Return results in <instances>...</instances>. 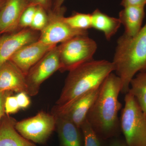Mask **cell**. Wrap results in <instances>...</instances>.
<instances>
[{
	"label": "cell",
	"mask_w": 146,
	"mask_h": 146,
	"mask_svg": "<svg viewBox=\"0 0 146 146\" xmlns=\"http://www.w3.org/2000/svg\"><path fill=\"white\" fill-rule=\"evenodd\" d=\"M122 84L117 76L111 73L100 87L98 94L86 120L102 140L117 136L120 129L119 112L122 107L119 100Z\"/></svg>",
	"instance_id": "obj_1"
},
{
	"label": "cell",
	"mask_w": 146,
	"mask_h": 146,
	"mask_svg": "<svg viewBox=\"0 0 146 146\" xmlns=\"http://www.w3.org/2000/svg\"><path fill=\"white\" fill-rule=\"evenodd\" d=\"M114 71L112 62L92 60L69 71L59 98L53 108L65 107L79 97L99 89Z\"/></svg>",
	"instance_id": "obj_2"
},
{
	"label": "cell",
	"mask_w": 146,
	"mask_h": 146,
	"mask_svg": "<svg viewBox=\"0 0 146 146\" xmlns=\"http://www.w3.org/2000/svg\"><path fill=\"white\" fill-rule=\"evenodd\" d=\"M112 62L121 82V93L127 94L131 80L146 71V23L135 36L124 33L118 39Z\"/></svg>",
	"instance_id": "obj_3"
},
{
	"label": "cell",
	"mask_w": 146,
	"mask_h": 146,
	"mask_svg": "<svg viewBox=\"0 0 146 146\" xmlns=\"http://www.w3.org/2000/svg\"><path fill=\"white\" fill-rule=\"evenodd\" d=\"M120 129L129 146H146V114L129 93L125 94Z\"/></svg>",
	"instance_id": "obj_4"
},
{
	"label": "cell",
	"mask_w": 146,
	"mask_h": 146,
	"mask_svg": "<svg viewBox=\"0 0 146 146\" xmlns=\"http://www.w3.org/2000/svg\"><path fill=\"white\" fill-rule=\"evenodd\" d=\"M59 52L61 72L69 71L93 60L98 48L95 41L83 35L74 36L58 46Z\"/></svg>",
	"instance_id": "obj_5"
},
{
	"label": "cell",
	"mask_w": 146,
	"mask_h": 146,
	"mask_svg": "<svg viewBox=\"0 0 146 146\" xmlns=\"http://www.w3.org/2000/svg\"><path fill=\"white\" fill-rule=\"evenodd\" d=\"M65 8L48 11V21L45 28L40 32V42L50 46H57L78 35H88V31L78 30L71 27L64 20Z\"/></svg>",
	"instance_id": "obj_6"
},
{
	"label": "cell",
	"mask_w": 146,
	"mask_h": 146,
	"mask_svg": "<svg viewBox=\"0 0 146 146\" xmlns=\"http://www.w3.org/2000/svg\"><path fill=\"white\" fill-rule=\"evenodd\" d=\"M55 117L44 111L32 117L16 122L15 127L21 136L34 143L43 144L56 128Z\"/></svg>",
	"instance_id": "obj_7"
},
{
	"label": "cell",
	"mask_w": 146,
	"mask_h": 146,
	"mask_svg": "<svg viewBox=\"0 0 146 146\" xmlns=\"http://www.w3.org/2000/svg\"><path fill=\"white\" fill-rule=\"evenodd\" d=\"M60 68L59 50L56 46L33 66L26 76L27 94L31 96L37 95L42 83Z\"/></svg>",
	"instance_id": "obj_8"
},
{
	"label": "cell",
	"mask_w": 146,
	"mask_h": 146,
	"mask_svg": "<svg viewBox=\"0 0 146 146\" xmlns=\"http://www.w3.org/2000/svg\"><path fill=\"white\" fill-rule=\"evenodd\" d=\"M100 88L79 97L67 106L52 110L54 115H60L68 119L80 128L98 94Z\"/></svg>",
	"instance_id": "obj_9"
},
{
	"label": "cell",
	"mask_w": 146,
	"mask_h": 146,
	"mask_svg": "<svg viewBox=\"0 0 146 146\" xmlns=\"http://www.w3.org/2000/svg\"><path fill=\"white\" fill-rule=\"evenodd\" d=\"M40 33L30 28L22 29L18 32L0 38V67L22 47L38 40Z\"/></svg>",
	"instance_id": "obj_10"
},
{
	"label": "cell",
	"mask_w": 146,
	"mask_h": 146,
	"mask_svg": "<svg viewBox=\"0 0 146 146\" xmlns=\"http://www.w3.org/2000/svg\"><path fill=\"white\" fill-rule=\"evenodd\" d=\"M55 46L46 44L38 40L22 47L9 60L26 76L32 67Z\"/></svg>",
	"instance_id": "obj_11"
},
{
	"label": "cell",
	"mask_w": 146,
	"mask_h": 146,
	"mask_svg": "<svg viewBox=\"0 0 146 146\" xmlns=\"http://www.w3.org/2000/svg\"><path fill=\"white\" fill-rule=\"evenodd\" d=\"M30 4L28 0H7L0 10V34L19 28L22 13Z\"/></svg>",
	"instance_id": "obj_12"
},
{
	"label": "cell",
	"mask_w": 146,
	"mask_h": 146,
	"mask_svg": "<svg viewBox=\"0 0 146 146\" xmlns=\"http://www.w3.org/2000/svg\"><path fill=\"white\" fill-rule=\"evenodd\" d=\"M27 92L26 75L11 60L0 67V92Z\"/></svg>",
	"instance_id": "obj_13"
},
{
	"label": "cell",
	"mask_w": 146,
	"mask_h": 146,
	"mask_svg": "<svg viewBox=\"0 0 146 146\" xmlns=\"http://www.w3.org/2000/svg\"><path fill=\"white\" fill-rule=\"evenodd\" d=\"M54 116L60 146H84L80 129L63 116Z\"/></svg>",
	"instance_id": "obj_14"
},
{
	"label": "cell",
	"mask_w": 146,
	"mask_h": 146,
	"mask_svg": "<svg viewBox=\"0 0 146 146\" xmlns=\"http://www.w3.org/2000/svg\"><path fill=\"white\" fill-rule=\"evenodd\" d=\"M16 122L9 115L3 116L0 122V146H36L18 133Z\"/></svg>",
	"instance_id": "obj_15"
},
{
	"label": "cell",
	"mask_w": 146,
	"mask_h": 146,
	"mask_svg": "<svg viewBox=\"0 0 146 146\" xmlns=\"http://www.w3.org/2000/svg\"><path fill=\"white\" fill-rule=\"evenodd\" d=\"M123 7L119 13V19L124 27V34L130 36H135L143 27L145 7L129 6Z\"/></svg>",
	"instance_id": "obj_16"
},
{
	"label": "cell",
	"mask_w": 146,
	"mask_h": 146,
	"mask_svg": "<svg viewBox=\"0 0 146 146\" xmlns=\"http://www.w3.org/2000/svg\"><path fill=\"white\" fill-rule=\"evenodd\" d=\"M91 28L103 33L107 40L117 33L121 25L119 18L110 17L98 9L91 13Z\"/></svg>",
	"instance_id": "obj_17"
},
{
	"label": "cell",
	"mask_w": 146,
	"mask_h": 146,
	"mask_svg": "<svg viewBox=\"0 0 146 146\" xmlns=\"http://www.w3.org/2000/svg\"><path fill=\"white\" fill-rule=\"evenodd\" d=\"M146 114V71L138 73L130 82L129 92Z\"/></svg>",
	"instance_id": "obj_18"
},
{
	"label": "cell",
	"mask_w": 146,
	"mask_h": 146,
	"mask_svg": "<svg viewBox=\"0 0 146 146\" xmlns=\"http://www.w3.org/2000/svg\"><path fill=\"white\" fill-rule=\"evenodd\" d=\"M65 22L73 29L78 30L87 31L91 28V14L75 13L64 18Z\"/></svg>",
	"instance_id": "obj_19"
},
{
	"label": "cell",
	"mask_w": 146,
	"mask_h": 146,
	"mask_svg": "<svg viewBox=\"0 0 146 146\" xmlns=\"http://www.w3.org/2000/svg\"><path fill=\"white\" fill-rule=\"evenodd\" d=\"M84 138V146H102L100 138L98 136L87 120L80 127Z\"/></svg>",
	"instance_id": "obj_20"
},
{
	"label": "cell",
	"mask_w": 146,
	"mask_h": 146,
	"mask_svg": "<svg viewBox=\"0 0 146 146\" xmlns=\"http://www.w3.org/2000/svg\"><path fill=\"white\" fill-rule=\"evenodd\" d=\"M48 21V11L37 6L30 29L37 32H41L45 28Z\"/></svg>",
	"instance_id": "obj_21"
},
{
	"label": "cell",
	"mask_w": 146,
	"mask_h": 146,
	"mask_svg": "<svg viewBox=\"0 0 146 146\" xmlns=\"http://www.w3.org/2000/svg\"><path fill=\"white\" fill-rule=\"evenodd\" d=\"M37 5L30 4L22 13L19 23V28H30Z\"/></svg>",
	"instance_id": "obj_22"
},
{
	"label": "cell",
	"mask_w": 146,
	"mask_h": 146,
	"mask_svg": "<svg viewBox=\"0 0 146 146\" xmlns=\"http://www.w3.org/2000/svg\"><path fill=\"white\" fill-rule=\"evenodd\" d=\"M20 109L16 100V96L9 95L6 98L5 102V110L6 114H14Z\"/></svg>",
	"instance_id": "obj_23"
},
{
	"label": "cell",
	"mask_w": 146,
	"mask_h": 146,
	"mask_svg": "<svg viewBox=\"0 0 146 146\" xmlns=\"http://www.w3.org/2000/svg\"><path fill=\"white\" fill-rule=\"evenodd\" d=\"M16 97L20 109H26L30 105V100L25 92L18 93Z\"/></svg>",
	"instance_id": "obj_24"
},
{
	"label": "cell",
	"mask_w": 146,
	"mask_h": 146,
	"mask_svg": "<svg viewBox=\"0 0 146 146\" xmlns=\"http://www.w3.org/2000/svg\"><path fill=\"white\" fill-rule=\"evenodd\" d=\"M30 3L39 6L46 9L47 11L52 9V0H28Z\"/></svg>",
	"instance_id": "obj_25"
},
{
	"label": "cell",
	"mask_w": 146,
	"mask_h": 146,
	"mask_svg": "<svg viewBox=\"0 0 146 146\" xmlns=\"http://www.w3.org/2000/svg\"><path fill=\"white\" fill-rule=\"evenodd\" d=\"M11 91H2L0 92V122L3 116L5 114V102L6 98L12 94Z\"/></svg>",
	"instance_id": "obj_26"
},
{
	"label": "cell",
	"mask_w": 146,
	"mask_h": 146,
	"mask_svg": "<svg viewBox=\"0 0 146 146\" xmlns=\"http://www.w3.org/2000/svg\"><path fill=\"white\" fill-rule=\"evenodd\" d=\"M121 5L123 7L129 6L145 7L146 0H122Z\"/></svg>",
	"instance_id": "obj_27"
},
{
	"label": "cell",
	"mask_w": 146,
	"mask_h": 146,
	"mask_svg": "<svg viewBox=\"0 0 146 146\" xmlns=\"http://www.w3.org/2000/svg\"><path fill=\"white\" fill-rule=\"evenodd\" d=\"M110 146H129L125 141L120 139H114L111 141Z\"/></svg>",
	"instance_id": "obj_28"
},
{
	"label": "cell",
	"mask_w": 146,
	"mask_h": 146,
	"mask_svg": "<svg viewBox=\"0 0 146 146\" xmlns=\"http://www.w3.org/2000/svg\"><path fill=\"white\" fill-rule=\"evenodd\" d=\"M66 0H54L53 2V10H58L60 9L63 7V3Z\"/></svg>",
	"instance_id": "obj_29"
},
{
	"label": "cell",
	"mask_w": 146,
	"mask_h": 146,
	"mask_svg": "<svg viewBox=\"0 0 146 146\" xmlns=\"http://www.w3.org/2000/svg\"><path fill=\"white\" fill-rule=\"evenodd\" d=\"M7 0H0V10L5 3Z\"/></svg>",
	"instance_id": "obj_30"
}]
</instances>
